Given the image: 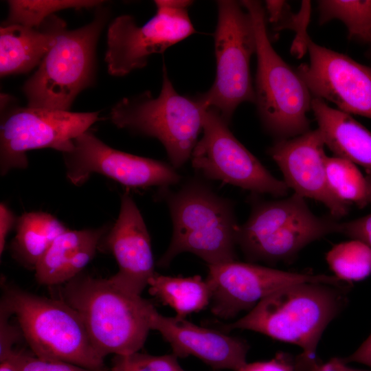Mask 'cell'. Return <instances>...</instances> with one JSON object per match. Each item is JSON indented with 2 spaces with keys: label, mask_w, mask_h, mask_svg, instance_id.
I'll return each instance as SVG.
<instances>
[{
  "label": "cell",
  "mask_w": 371,
  "mask_h": 371,
  "mask_svg": "<svg viewBox=\"0 0 371 371\" xmlns=\"http://www.w3.org/2000/svg\"><path fill=\"white\" fill-rule=\"evenodd\" d=\"M326 260L334 276L345 282L363 280L371 273V247L358 240L334 245Z\"/></svg>",
  "instance_id": "cell-25"
},
{
  "label": "cell",
  "mask_w": 371,
  "mask_h": 371,
  "mask_svg": "<svg viewBox=\"0 0 371 371\" xmlns=\"http://www.w3.org/2000/svg\"><path fill=\"white\" fill-rule=\"evenodd\" d=\"M104 238L118 265L110 280L121 289L141 295L155 273L154 260L143 217L128 192L122 195L118 217Z\"/></svg>",
  "instance_id": "cell-17"
},
{
  "label": "cell",
  "mask_w": 371,
  "mask_h": 371,
  "mask_svg": "<svg viewBox=\"0 0 371 371\" xmlns=\"http://www.w3.org/2000/svg\"><path fill=\"white\" fill-rule=\"evenodd\" d=\"M203 137L192 153L194 169L207 178L221 181L256 193L285 196L289 188L273 177L232 134L214 109L205 113Z\"/></svg>",
  "instance_id": "cell-12"
},
{
  "label": "cell",
  "mask_w": 371,
  "mask_h": 371,
  "mask_svg": "<svg viewBox=\"0 0 371 371\" xmlns=\"http://www.w3.org/2000/svg\"><path fill=\"white\" fill-rule=\"evenodd\" d=\"M151 330L158 331L177 357L193 356L214 369L236 371L247 363L246 341L197 326L186 318L154 313Z\"/></svg>",
  "instance_id": "cell-18"
},
{
  "label": "cell",
  "mask_w": 371,
  "mask_h": 371,
  "mask_svg": "<svg viewBox=\"0 0 371 371\" xmlns=\"http://www.w3.org/2000/svg\"><path fill=\"white\" fill-rule=\"evenodd\" d=\"M363 42L368 43L371 45V25L368 31Z\"/></svg>",
  "instance_id": "cell-38"
},
{
  "label": "cell",
  "mask_w": 371,
  "mask_h": 371,
  "mask_svg": "<svg viewBox=\"0 0 371 371\" xmlns=\"http://www.w3.org/2000/svg\"><path fill=\"white\" fill-rule=\"evenodd\" d=\"M67 229L49 213H23L16 220L13 249L23 261L34 268L54 240Z\"/></svg>",
  "instance_id": "cell-23"
},
{
  "label": "cell",
  "mask_w": 371,
  "mask_h": 371,
  "mask_svg": "<svg viewBox=\"0 0 371 371\" xmlns=\"http://www.w3.org/2000/svg\"><path fill=\"white\" fill-rule=\"evenodd\" d=\"M348 289L346 283L324 282L288 285L264 297L225 329L251 330L296 345L306 360L315 363L324 331L346 307Z\"/></svg>",
  "instance_id": "cell-1"
},
{
  "label": "cell",
  "mask_w": 371,
  "mask_h": 371,
  "mask_svg": "<svg viewBox=\"0 0 371 371\" xmlns=\"http://www.w3.org/2000/svg\"><path fill=\"white\" fill-rule=\"evenodd\" d=\"M216 3V78L202 96L207 106L229 123L239 104L256 102L250 60L256 52V41L251 18L240 2L221 0Z\"/></svg>",
  "instance_id": "cell-9"
},
{
  "label": "cell",
  "mask_w": 371,
  "mask_h": 371,
  "mask_svg": "<svg viewBox=\"0 0 371 371\" xmlns=\"http://www.w3.org/2000/svg\"><path fill=\"white\" fill-rule=\"evenodd\" d=\"M326 165L330 188L339 200L361 208L371 203L370 175H363L356 164L336 156L327 157Z\"/></svg>",
  "instance_id": "cell-24"
},
{
  "label": "cell",
  "mask_w": 371,
  "mask_h": 371,
  "mask_svg": "<svg viewBox=\"0 0 371 371\" xmlns=\"http://www.w3.org/2000/svg\"><path fill=\"white\" fill-rule=\"evenodd\" d=\"M342 359L346 363L357 362L371 367V334L356 351Z\"/></svg>",
  "instance_id": "cell-35"
},
{
  "label": "cell",
  "mask_w": 371,
  "mask_h": 371,
  "mask_svg": "<svg viewBox=\"0 0 371 371\" xmlns=\"http://www.w3.org/2000/svg\"><path fill=\"white\" fill-rule=\"evenodd\" d=\"M325 143L321 131L310 130L299 136L276 141L268 150L281 170L284 182L294 193L323 203L339 219L350 205L331 191L327 179Z\"/></svg>",
  "instance_id": "cell-16"
},
{
  "label": "cell",
  "mask_w": 371,
  "mask_h": 371,
  "mask_svg": "<svg viewBox=\"0 0 371 371\" xmlns=\"http://www.w3.org/2000/svg\"><path fill=\"white\" fill-rule=\"evenodd\" d=\"M208 268L205 280L210 290V309L223 319L249 311L264 297L288 285L306 282L346 283L335 276L286 271L237 260Z\"/></svg>",
  "instance_id": "cell-14"
},
{
  "label": "cell",
  "mask_w": 371,
  "mask_h": 371,
  "mask_svg": "<svg viewBox=\"0 0 371 371\" xmlns=\"http://www.w3.org/2000/svg\"><path fill=\"white\" fill-rule=\"evenodd\" d=\"M10 313L1 304L0 313V359L15 350L14 345L18 341L22 333L20 328H16L9 322ZM23 336V335H22Z\"/></svg>",
  "instance_id": "cell-33"
},
{
  "label": "cell",
  "mask_w": 371,
  "mask_h": 371,
  "mask_svg": "<svg viewBox=\"0 0 371 371\" xmlns=\"http://www.w3.org/2000/svg\"><path fill=\"white\" fill-rule=\"evenodd\" d=\"M173 353L151 355L135 352L125 355H115L111 371H186L179 363Z\"/></svg>",
  "instance_id": "cell-28"
},
{
  "label": "cell",
  "mask_w": 371,
  "mask_h": 371,
  "mask_svg": "<svg viewBox=\"0 0 371 371\" xmlns=\"http://www.w3.org/2000/svg\"><path fill=\"white\" fill-rule=\"evenodd\" d=\"M148 291L162 304L172 308L176 316L186 318L210 304V290L200 276H168L155 273L149 280Z\"/></svg>",
  "instance_id": "cell-22"
},
{
  "label": "cell",
  "mask_w": 371,
  "mask_h": 371,
  "mask_svg": "<svg viewBox=\"0 0 371 371\" xmlns=\"http://www.w3.org/2000/svg\"><path fill=\"white\" fill-rule=\"evenodd\" d=\"M173 224L170 243L158 262L168 267L178 254L192 253L208 266L236 260L239 226L234 208L206 184L192 180L168 195Z\"/></svg>",
  "instance_id": "cell-3"
},
{
  "label": "cell",
  "mask_w": 371,
  "mask_h": 371,
  "mask_svg": "<svg viewBox=\"0 0 371 371\" xmlns=\"http://www.w3.org/2000/svg\"><path fill=\"white\" fill-rule=\"evenodd\" d=\"M60 293V300L78 313L104 358L142 348L157 310L141 295L121 289L109 278L80 275L64 284Z\"/></svg>",
  "instance_id": "cell-2"
},
{
  "label": "cell",
  "mask_w": 371,
  "mask_h": 371,
  "mask_svg": "<svg viewBox=\"0 0 371 371\" xmlns=\"http://www.w3.org/2000/svg\"><path fill=\"white\" fill-rule=\"evenodd\" d=\"M337 233L358 240L371 247V213L345 222H339Z\"/></svg>",
  "instance_id": "cell-32"
},
{
  "label": "cell",
  "mask_w": 371,
  "mask_h": 371,
  "mask_svg": "<svg viewBox=\"0 0 371 371\" xmlns=\"http://www.w3.org/2000/svg\"><path fill=\"white\" fill-rule=\"evenodd\" d=\"M338 219L317 216L304 198L293 193L283 199L256 203L239 226L238 245L252 263L288 262L306 246L337 233Z\"/></svg>",
  "instance_id": "cell-7"
},
{
  "label": "cell",
  "mask_w": 371,
  "mask_h": 371,
  "mask_svg": "<svg viewBox=\"0 0 371 371\" xmlns=\"http://www.w3.org/2000/svg\"><path fill=\"white\" fill-rule=\"evenodd\" d=\"M368 57L371 60V45H370V50L368 51Z\"/></svg>",
  "instance_id": "cell-39"
},
{
  "label": "cell",
  "mask_w": 371,
  "mask_h": 371,
  "mask_svg": "<svg viewBox=\"0 0 371 371\" xmlns=\"http://www.w3.org/2000/svg\"><path fill=\"white\" fill-rule=\"evenodd\" d=\"M109 17V9L100 5L91 22L57 36L23 85L27 106L69 111L78 93L93 83L96 45Z\"/></svg>",
  "instance_id": "cell-8"
},
{
  "label": "cell",
  "mask_w": 371,
  "mask_h": 371,
  "mask_svg": "<svg viewBox=\"0 0 371 371\" xmlns=\"http://www.w3.org/2000/svg\"><path fill=\"white\" fill-rule=\"evenodd\" d=\"M311 109L325 145L334 156L361 166L371 175V132L350 114L313 97Z\"/></svg>",
  "instance_id": "cell-21"
},
{
  "label": "cell",
  "mask_w": 371,
  "mask_h": 371,
  "mask_svg": "<svg viewBox=\"0 0 371 371\" xmlns=\"http://www.w3.org/2000/svg\"><path fill=\"white\" fill-rule=\"evenodd\" d=\"M208 108L202 94L190 98L178 93L164 65L157 98L146 91L123 98L111 109L109 117L117 128L157 139L177 168L191 157Z\"/></svg>",
  "instance_id": "cell-6"
},
{
  "label": "cell",
  "mask_w": 371,
  "mask_h": 371,
  "mask_svg": "<svg viewBox=\"0 0 371 371\" xmlns=\"http://www.w3.org/2000/svg\"><path fill=\"white\" fill-rule=\"evenodd\" d=\"M106 230L67 229L60 234L36 265V281L45 286L61 285L78 276L94 257Z\"/></svg>",
  "instance_id": "cell-20"
},
{
  "label": "cell",
  "mask_w": 371,
  "mask_h": 371,
  "mask_svg": "<svg viewBox=\"0 0 371 371\" xmlns=\"http://www.w3.org/2000/svg\"><path fill=\"white\" fill-rule=\"evenodd\" d=\"M99 120V112H71L34 107L6 108L0 124V173L28 166L27 152L49 148L65 153L73 140Z\"/></svg>",
  "instance_id": "cell-10"
},
{
  "label": "cell",
  "mask_w": 371,
  "mask_h": 371,
  "mask_svg": "<svg viewBox=\"0 0 371 371\" xmlns=\"http://www.w3.org/2000/svg\"><path fill=\"white\" fill-rule=\"evenodd\" d=\"M313 366L300 355L295 365L291 357L283 352H278L269 361L246 363L236 371H311Z\"/></svg>",
  "instance_id": "cell-30"
},
{
  "label": "cell",
  "mask_w": 371,
  "mask_h": 371,
  "mask_svg": "<svg viewBox=\"0 0 371 371\" xmlns=\"http://www.w3.org/2000/svg\"><path fill=\"white\" fill-rule=\"evenodd\" d=\"M1 304L16 318L34 355L91 371H106L104 358L95 348L80 315L62 300L7 286Z\"/></svg>",
  "instance_id": "cell-4"
},
{
  "label": "cell",
  "mask_w": 371,
  "mask_h": 371,
  "mask_svg": "<svg viewBox=\"0 0 371 371\" xmlns=\"http://www.w3.org/2000/svg\"><path fill=\"white\" fill-rule=\"evenodd\" d=\"M187 0L155 1V16L138 26L128 14L116 17L107 32L105 62L109 73L124 76L144 67L153 54L163 53L168 47L195 32L188 9Z\"/></svg>",
  "instance_id": "cell-11"
},
{
  "label": "cell",
  "mask_w": 371,
  "mask_h": 371,
  "mask_svg": "<svg viewBox=\"0 0 371 371\" xmlns=\"http://www.w3.org/2000/svg\"><path fill=\"white\" fill-rule=\"evenodd\" d=\"M19 350H15L5 357L0 359V371H19Z\"/></svg>",
  "instance_id": "cell-37"
},
{
  "label": "cell",
  "mask_w": 371,
  "mask_h": 371,
  "mask_svg": "<svg viewBox=\"0 0 371 371\" xmlns=\"http://www.w3.org/2000/svg\"><path fill=\"white\" fill-rule=\"evenodd\" d=\"M63 157L67 178L75 186L95 173L134 188L166 187L180 180L172 165L113 148L89 130L73 140Z\"/></svg>",
  "instance_id": "cell-13"
},
{
  "label": "cell",
  "mask_w": 371,
  "mask_h": 371,
  "mask_svg": "<svg viewBox=\"0 0 371 371\" xmlns=\"http://www.w3.org/2000/svg\"><path fill=\"white\" fill-rule=\"evenodd\" d=\"M102 1H8V16L3 25L18 24L38 27L47 17L57 11L67 8L98 7Z\"/></svg>",
  "instance_id": "cell-27"
},
{
  "label": "cell",
  "mask_w": 371,
  "mask_h": 371,
  "mask_svg": "<svg viewBox=\"0 0 371 371\" xmlns=\"http://www.w3.org/2000/svg\"><path fill=\"white\" fill-rule=\"evenodd\" d=\"M16 218L12 211L3 203L0 205V255L4 251L6 238L13 226L16 225Z\"/></svg>",
  "instance_id": "cell-34"
},
{
  "label": "cell",
  "mask_w": 371,
  "mask_h": 371,
  "mask_svg": "<svg viewBox=\"0 0 371 371\" xmlns=\"http://www.w3.org/2000/svg\"><path fill=\"white\" fill-rule=\"evenodd\" d=\"M317 3L319 25L339 20L346 27L350 38L364 41L371 25V0H320Z\"/></svg>",
  "instance_id": "cell-26"
},
{
  "label": "cell",
  "mask_w": 371,
  "mask_h": 371,
  "mask_svg": "<svg viewBox=\"0 0 371 371\" xmlns=\"http://www.w3.org/2000/svg\"><path fill=\"white\" fill-rule=\"evenodd\" d=\"M311 8V1H303L298 12L293 13L291 8H289L279 23L273 27L276 32L289 29L295 32L291 52L298 58L307 51V41L310 37L307 28L310 21Z\"/></svg>",
  "instance_id": "cell-29"
},
{
  "label": "cell",
  "mask_w": 371,
  "mask_h": 371,
  "mask_svg": "<svg viewBox=\"0 0 371 371\" xmlns=\"http://www.w3.org/2000/svg\"><path fill=\"white\" fill-rule=\"evenodd\" d=\"M308 64L296 69L313 97L337 109L371 119V67L347 55L307 41Z\"/></svg>",
  "instance_id": "cell-15"
},
{
  "label": "cell",
  "mask_w": 371,
  "mask_h": 371,
  "mask_svg": "<svg viewBox=\"0 0 371 371\" xmlns=\"http://www.w3.org/2000/svg\"><path fill=\"white\" fill-rule=\"evenodd\" d=\"M67 27L56 14L47 17L38 27L18 24L1 25L0 28V74L1 77L25 74L39 65Z\"/></svg>",
  "instance_id": "cell-19"
},
{
  "label": "cell",
  "mask_w": 371,
  "mask_h": 371,
  "mask_svg": "<svg viewBox=\"0 0 371 371\" xmlns=\"http://www.w3.org/2000/svg\"><path fill=\"white\" fill-rule=\"evenodd\" d=\"M311 371H371L352 368L344 362L342 358L333 357L324 363H317Z\"/></svg>",
  "instance_id": "cell-36"
},
{
  "label": "cell",
  "mask_w": 371,
  "mask_h": 371,
  "mask_svg": "<svg viewBox=\"0 0 371 371\" xmlns=\"http://www.w3.org/2000/svg\"><path fill=\"white\" fill-rule=\"evenodd\" d=\"M249 14L256 35V104L265 128L276 141L310 131L307 113L313 96L296 70L275 51L269 40L265 8L259 1H240Z\"/></svg>",
  "instance_id": "cell-5"
},
{
  "label": "cell",
  "mask_w": 371,
  "mask_h": 371,
  "mask_svg": "<svg viewBox=\"0 0 371 371\" xmlns=\"http://www.w3.org/2000/svg\"><path fill=\"white\" fill-rule=\"evenodd\" d=\"M19 371H91L80 366L58 360L40 358L19 350Z\"/></svg>",
  "instance_id": "cell-31"
}]
</instances>
